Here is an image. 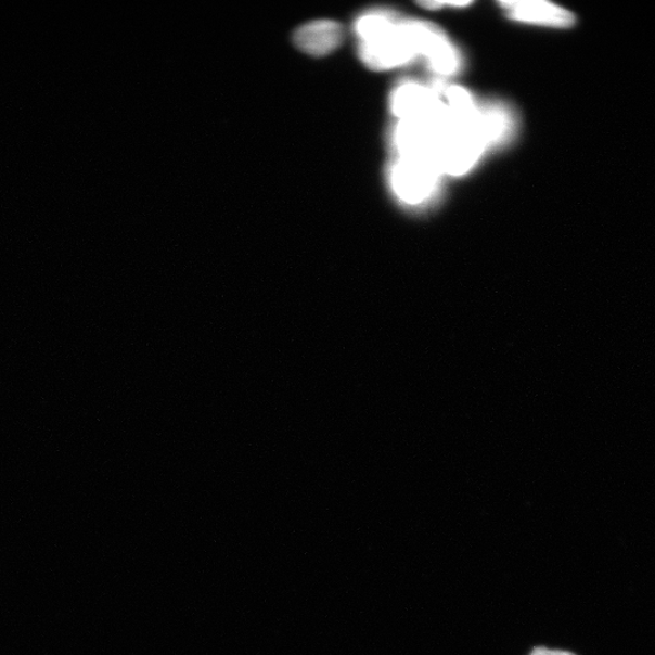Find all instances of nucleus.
<instances>
[{
  "label": "nucleus",
  "mask_w": 655,
  "mask_h": 655,
  "mask_svg": "<svg viewBox=\"0 0 655 655\" xmlns=\"http://www.w3.org/2000/svg\"><path fill=\"white\" fill-rule=\"evenodd\" d=\"M476 128L486 149L493 147L513 136L514 117L504 105L491 104L479 108Z\"/></svg>",
  "instance_id": "7"
},
{
  "label": "nucleus",
  "mask_w": 655,
  "mask_h": 655,
  "mask_svg": "<svg viewBox=\"0 0 655 655\" xmlns=\"http://www.w3.org/2000/svg\"><path fill=\"white\" fill-rule=\"evenodd\" d=\"M411 27L418 56L426 59L428 68L441 77L457 75L462 56L444 29L421 20H411Z\"/></svg>",
  "instance_id": "3"
},
{
  "label": "nucleus",
  "mask_w": 655,
  "mask_h": 655,
  "mask_svg": "<svg viewBox=\"0 0 655 655\" xmlns=\"http://www.w3.org/2000/svg\"><path fill=\"white\" fill-rule=\"evenodd\" d=\"M529 655H576L567 651H558V650H548L544 647H539Z\"/></svg>",
  "instance_id": "9"
},
{
  "label": "nucleus",
  "mask_w": 655,
  "mask_h": 655,
  "mask_svg": "<svg viewBox=\"0 0 655 655\" xmlns=\"http://www.w3.org/2000/svg\"><path fill=\"white\" fill-rule=\"evenodd\" d=\"M510 18L530 25L569 28L576 17L567 9L548 2H500Z\"/></svg>",
  "instance_id": "5"
},
{
  "label": "nucleus",
  "mask_w": 655,
  "mask_h": 655,
  "mask_svg": "<svg viewBox=\"0 0 655 655\" xmlns=\"http://www.w3.org/2000/svg\"><path fill=\"white\" fill-rule=\"evenodd\" d=\"M441 174L432 160L398 157L390 170L391 189L399 201L421 206L437 193Z\"/></svg>",
  "instance_id": "2"
},
{
  "label": "nucleus",
  "mask_w": 655,
  "mask_h": 655,
  "mask_svg": "<svg viewBox=\"0 0 655 655\" xmlns=\"http://www.w3.org/2000/svg\"><path fill=\"white\" fill-rule=\"evenodd\" d=\"M473 4V2H421L419 3V5L428 9V10H437V9H442L445 7H454V8H462V7H468Z\"/></svg>",
  "instance_id": "8"
},
{
  "label": "nucleus",
  "mask_w": 655,
  "mask_h": 655,
  "mask_svg": "<svg viewBox=\"0 0 655 655\" xmlns=\"http://www.w3.org/2000/svg\"><path fill=\"white\" fill-rule=\"evenodd\" d=\"M394 115L401 119H444L449 110L432 87L408 80L399 85L391 95Z\"/></svg>",
  "instance_id": "4"
},
{
  "label": "nucleus",
  "mask_w": 655,
  "mask_h": 655,
  "mask_svg": "<svg viewBox=\"0 0 655 655\" xmlns=\"http://www.w3.org/2000/svg\"><path fill=\"white\" fill-rule=\"evenodd\" d=\"M363 64L374 70L404 66L418 57L411 20L388 9H373L356 20Z\"/></svg>",
  "instance_id": "1"
},
{
  "label": "nucleus",
  "mask_w": 655,
  "mask_h": 655,
  "mask_svg": "<svg viewBox=\"0 0 655 655\" xmlns=\"http://www.w3.org/2000/svg\"><path fill=\"white\" fill-rule=\"evenodd\" d=\"M344 29L332 20H317L295 30L294 44L303 53L312 56H325L341 47Z\"/></svg>",
  "instance_id": "6"
}]
</instances>
